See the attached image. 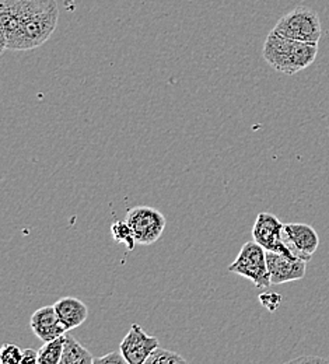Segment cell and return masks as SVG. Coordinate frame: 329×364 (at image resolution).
<instances>
[{"label":"cell","instance_id":"obj_14","mask_svg":"<svg viewBox=\"0 0 329 364\" xmlns=\"http://www.w3.org/2000/svg\"><path fill=\"white\" fill-rule=\"evenodd\" d=\"M111 235L117 244H124L128 251H132L135 248L136 238L131 226L126 223V220H118L111 226Z\"/></svg>","mask_w":329,"mask_h":364},{"label":"cell","instance_id":"obj_18","mask_svg":"<svg viewBox=\"0 0 329 364\" xmlns=\"http://www.w3.org/2000/svg\"><path fill=\"white\" fill-rule=\"evenodd\" d=\"M95 363L126 364L128 362H126V359L124 358L122 352L119 350V352H111V353H108V355H105V356H102V358L95 359Z\"/></svg>","mask_w":329,"mask_h":364},{"label":"cell","instance_id":"obj_4","mask_svg":"<svg viewBox=\"0 0 329 364\" xmlns=\"http://www.w3.org/2000/svg\"><path fill=\"white\" fill-rule=\"evenodd\" d=\"M229 272L249 279L255 287H269L271 276L266 264V250L255 240L242 245L234 262L229 267Z\"/></svg>","mask_w":329,"mask_h":364},{"label":"cell","instance_id":"obj_16","mask_svg":"<svg viewBox=\"0 0 329 364\" xmlns=\"http://www.w3.org/2000/svg\"><path fill=\"white\" fill-rule=\"evenodd\" d=\"M0 362L1 364H21L23 350L13 343H4L0 350Z\"/></svg>","mask_w":329,"mask_h":364},{"label":"cell","instance_id":"obj_9","mask_svg":"<svg viewBox=\"0 0 329 364\" xmlns=\"http://www.w3.org/2000/svg\"><path fill=\"white\" fill-rule=\"evenodd\" d=\"M266 264L272 286L301 280L306 276L307 261L296 257H287L279 252L266 251Z\"/></svg>","mask_w":329,"mask_h":364},{"label":"cell","instance_id":"obj_6","mask_svg":"<svg viewBox=\"0 0 329 364\" xmlns=\"http://www.w3.org/2000/svg\"><path fill=\"white\" fill-rule=\"evenodd\" d=\"M283 228L284 225L275 215L262 212L257 216L255 225L252 228V237L266 251H274L284 254L287 257H294L283 241Z\"/></svg>","mask_w":329,"mask_h":364},{"label":"cell","instance_id":"obj_2","mask_svg":"<svg viewBox=\"0 0 329 364\" xmlns=\"http://www.w3.org/2000/svg\"><path fill=\"white\" fill-rule=\"evenodd\" d=\"M318 53V44L301 43L276 34L274 30L268 34L262 56L278 72L296 75L313 65Z\"/></svg>","mask_w":329,"mask_h":364},{"label":"cell","instance_id":"obj_1","mask_svg":"<svg viewBox=\"0 0 329 364\" xmlns=\"http://www.w3.org/2000/svg\"><path fill=\"white\" fill-rule=\"evenodd\" d=\"M58 17L56 0H0L1 52L44 46L58 26Z\"/></svg>","mask_w":329,"mask_h":364},{"label":"cell","instance_id":"obj_5","mask_svg":"<svg viewBox=\"0 0 329 364\" xmlns=\"http://www.w3.org/2000/svg\"><path fill=\"white\" fill-rule=\"evenodd\" d=\"M125 220L132 228L136 242L141 245L156 242L167 225L164 215L150 206H136L129 209Z\"/></svg>","mask_w":329,"mask_h":364},{"label":"cell","instance_id":"obj_10","mask_svg":"<svg viewBox=\"0 0 329 364\" xmlns=\"http://www.w3.org/2000/svg\"><path fill=\"white\" fill-rule=\"evenodd\" d=\"M31 331L36 336H38L43 342L53 341L59 336H63L69 332L56 314L53 306H45L38 309L30 319Z\"/></svg>","mask_w":329,"mask_h":364},{"label":"cell","instance_id":"obj_3","mask_svg":"<svg viewBox=\"0 0 329 364\" xmlns=\"http://www.w3.org/2000/svg\"><path fill=\"white\" fill-rule=\"evenodd\" d=\"M274 31L290 40L318 44L323 27L318 14L311 9L301 6L284 14L276 23Z\"/></svg>","mask_w":329,"mask_h":364},{"label":"cell","instance_id":"obj_13","mask_svg":"<svg viewBox=\"0 0 329 364\" xmlns=\"http://www.w3.org/2000/svg\"><path fill=\"white\" fill-rule=\"evenodd\" d=\"M63 345L65 335L53 341L44 342V345L38 349V364H60L63 355Z\"/></svg>","mask_w":329,"mask_h":364},{"label":"cell","instance_id":"obj_17","mask_svg":"<svg viewBox=\"0 0 329 364\" xmlns=\"http://www.w3.org/2000/svg\"><path fill=\"white\" fill-rule=\"evenodd\" d=\"M261 303L269 310V311H275L276 307L279 306V303L282 301V296L278 293H271V294H261L259 296Z\"/></svg>","mask_w":329,"mask_h":364},{"label":"cell","instance_id":"obj_7","mask_svg":"<svg viewBox=\"0 0 329 364\" xmlns=\"http://www.w3.org/2000/svg\"><path fill=\"white\" fill-rule=\"evenodd\" d=\"M283 241L291 254L303 261H310L320 245L317 231L304 223H287L283 228Z\"/></svg>","mask_w":329,"mask_h":364},{"label":"cell","instance_id":"obj_20","mask_svg":"<svg viewBox=\"0 0 329 364\" xmlns=\"http://www.w3.org/2000/svg\"><path fill=\"white\" fill-rule=\"evenodd\" d=\"M293 362H324V360L318 359V358H301V359H297Z\"/></svg>","mask_w":329,"mask_h":364},{"label":"cell","instance_id":"obj_11","mask_svg":"<svg viewBox=\"0 0 329 364\" xmlns=\"http://www.w3.org/2000/svg\"><path fill=\"white\" fill-rule=\"evenodd\" d=\"M53 307L68 331L80 326L89 317V307L76 297H63L56 301Z\"/></svg>","mask_w":329,"mask_h":364},{"label":"cell","instance_id":"obj_8","mask_svg":"<svg viewBox=\"0 0 329 364\" xmlns=\"http://www.w3.org/2000/svg\"><path fill=\"white\" fill-rule=\"evenodd\" d=\"M156 348H158V339L147 335L141 325L134 323L122 339L119 350L128 364H144Z\"/></svg>","mask_w":329,"mask_h":364},{"label":"cell","instance_id":"obj_15","mask_svg":"<svg viewBox=\"0 0 329 364\" xmlns=\"http://www.w3.org/2000/svg\"><path fill=\"white\" fill-rule=\"evenodd\" d=\"M171 363H185V359L177 353V352H171V350H166L161 348H156L151 355L149 356V359L146 360V364H171Z\"/></svg>","mask_w":329,"mask_h":364},{"label":"cell","instance_id":"obj_19","mask_svg":"<svg viewBox=\"0 0 329 364\" xmlns=\"http://www.w3.org/2000/svg\"><path fill=\"white\" fill-rule=\"evenodd\" d=\"M24 364L38 363V350L26 349L23 350V362Z\"/></svg>","mask_w":329,"mask_h":364},{"label":"cell","instance_id":"obj_12","mask_svg":"<svg viewBox=\"0 0 329 364\" xmlns=\"http://www.w3.org/2000/svg\"><path fill=\"white\" fill-rule=\"evenodd\" d=\"M92 353L82 346L69 332L65 333V345L60 364H93Z\"/></svg>","mask_w":329,"mask_h":364}]
</instances>
